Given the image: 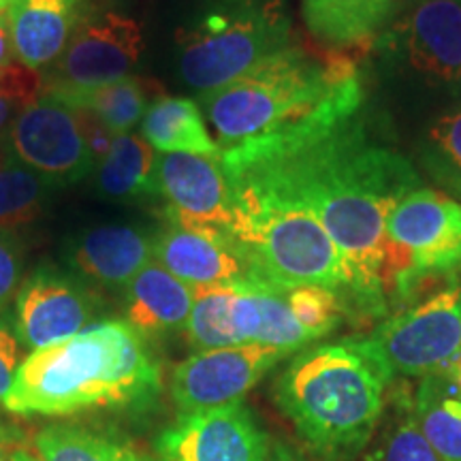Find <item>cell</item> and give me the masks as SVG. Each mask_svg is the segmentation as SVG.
<instances>
[{"label":"cell","instance_id":"16","mask_svg":"<svg viewBox=\"0 0 461 461\" xmlns=\"http://www.w3.org/2000/svg\"><path fill=\"white\" fill-rule=\"evenodd\" d=\"M154 261L193 288L258 285L238 241L171 222L154 235Z\"/></svg>","mask_w":461,"mask_h":461},{"label":"cell","instance_id":"25","mask_svg":"<svg viewBox=\"0 0 461 461\" xmlns=\"http://www.w3.org/2000/svg\"><path fill=\"white\" fill-rule=\"evenodd\" d=\"M412 414L438 457L461 461V395L440 374L423 380Z\"/></svg>","mask_w":461,"mask_h":461},{"label":"cell","instance_id":"4","mask_svg":"<svg viewBox=\"0 0 461 461\" xmlns=\"http://www.w3.org/2000/svg\"><path fill=\"white\" fill-rule=\"evenodd\" d=\"M389 372L366 339L305 348L276 383V402L321 457L344 461L376 429Z\"/></svg>","mask_w":461,"mask_h":461},{"label":"cell","instance_id":"32","mask_svg":"<svg viewBox=\"0 0 461 461\" xmlns=\"http://www.w3.org/2000/svg\"><path fill=\"white\" fill-rule=\"evenodd\" d=\"M39 79L26 67H7L0 71V131L37 96Z\"/></svg>","mask_w":461,"mask_h":461},{"label":"cell","instance_id":"10","mask_svg":"<svg viewBox=\"0 0 461 461\" xmlns=\"http://www.w3.org/2000/svg\"><path fill=\"white\" fill-rule=\"evenodd\" d=\"M143 51L140 22L118 7H82L71 41L54 62L48 86H101L129 77Z\"/></svg>","mask_w":461,"mask_h":461},{"label":"cell","instance_id":"26","mask_svg":"<svg viewBox=\"0 0 461 461\" xmlns=\"http://www.w3.org/2000/svg\"><path fill=\"white\" fill-rule=\"evenodd\" d=\"M39 461H154L126 442L77 425H51L34 438Z\"/></svg>","mask_w":461,"mask_h":461},{"label":"cell","instance_id":"2","mask_svg":"<svg viewBox=\"0 0 461 461\" xmlns=\"http://www.w3.org/2000/svg\"><path fill=\"white\" fill-rule=\"evenodd\" d=\"M163 374L146 336L126 321H103L28 353L3 406L20 417H67L99 408H146Z\"/></svg>","mask_w":461,"mask_h":461},{"label":"cell","instance_id":"29","mask_svg":"<svg viewBox=\"0 0 461 461\" xmlns=\"http://www.w3.org/2000/svg\"><path fill=\"white\" fill-rule=\"evenodd\" d=\"M230 295H233V286L194 288V303L186 322V331L190 344L197 350L235 346L229 322Z\"/></svg>","mask_w":461,"mask_h":461},{"label":"cell","instance_id":"1","mask_svg":"<svg viewBox=\"0 0 461 461\" xmlns=\"http://www.w3.org/2000/svg\"><path fill=\"white\" fill-rule=\"evenodd\" d=\"M229 182L308 210L353 274V295L378 312L387 291V221L420 188L414 167L376 135L361 105L330 109L291 129L222 149Z\"/></svg>","mask_w":461,"mask_h":461},{"label":"cell","instance_id":"22","mask_svg":"<svg viewBox=\"0 0 461 461\" xmlns=\"http://www.w3.org/2000/svg\"><path fill=\"white\" fill-rule=\"evenodd\" d=\"M141 137L160 154L222 157V149L207 131L197 103L180 96H160L149 103L141 120Z\"/></svg>","mask_w":461,"mask_h":461},{"label":"cell","instance_id":"14","mask_svg":"<svg viewBox=\"0 0 461 461\" xmlns=\"http://www.w3.org/2000/svg\"><path fill=\"white\" fill-rule=\"evenodd\" d=\"M95 312V295L75 276L39 265L17 288L15 336L32 353L84 331Z\"/></svg>","mask_w":461,"mask_h":461},{"label":"cell","instance_id":"13","mask_svg":"<svg viewBox=\"0 0 461 461\" xmlns=\"http://www.w3.org/2000/svg\"><path fill=\"white\" fill-rule=\"evenodd\" d=\"M157 193L165 201L167 222L235 240L229 184L221 157L158 152Z\"/></svg>","mask_w":461,"mask_h":461},{"label":"cell","instance_id":"24","mask_svg":"<svg viewBox=\"0 0 461 461\" xmlns=\"http://www.w3.org/2000/svg\"><path fill=\"white\" fill-rule=\"evenodd\" d=\"M45 92L101 120L113 135L131 132L148 112V88L140 77H122L101 86H45Z\"/></svg>","mask_w":461,"mask_h":461},{"label":"cell","instance_id":"27","mask_svg":"<svg viewBox=\"0 0 461 461\" xmlns=\"http://www.w3.org/2000/svg\"><path fill=\"white\" fill-rule=\"evenodd\" d=\"M51 186L7 154L0 158V229L14 230L43 212Z\"/></svg>","mask_w":461,"mask_h":461},{"label":"cell","instance_id":"37","mask_svg":"<svg viewBox=\"0 0 461 461\" xmlns=\"http://www.w3.org/2000/svg\"><path fill=\"white\" fill-rule=\"evenodd\" d=\"M440 376L447 380V384L455 391V393L461 395V353L440 372Z\"/></svg>","mask_w":461,"mask_h":461},{"label":"cell","instance_id":"6","mask_svg":"<svg viewBox=\"0 0 461 461\" xmlns=\"http://www.w3.org/2000/svg\"><path fill=\"white\" fill-rule=\"evenodd\" d=\"M295 43L286 0H199L177 31V67L205 95Z\"/></svg>","mask_w":461,"mask_h":461},{"label":"cell","instance_id":"19","mask_svg":"<svg viewBox=\"0 0 461 461\" xmlns=\"http://www.w3.org/2000/svg\"><path fill=\"white\" fill-rule=\"evenodd\" d=\"M84 0H15L5 11L11 43L22 67H51L71 41Z\"/></svg>","mask_w":461,"mask_h":461},{"label":"cell","instance_id":"33","mask_svg":"<svg viewBox=\"0 0 461 461\" xmlns=\"http://www.w3.org/2000/svg\"><path fill=\"white\" fill-rule=\"evenodd\" d=\"M22 246L14 230L0 229V308H5L20 288L22 280Z\"/></svg>","mask_w":461,"mask_h":461},{"label":"cell","instance_id":"9","mask_svg":"<svg viewBox=\"0 0 461 461\" xmlns=\"http://www.w3.org/2000/svg\"><path fill=\"white\" fill-rule=\"evenodd\" d=\"M366 342L391 378L440 374L461 353V286L383 322Z\"/></svg>","mask_w":461,"mask_h":461},{"label":"cell","instance_id":"34","mask_svg":"<svg viewBox=\"0 0 461 461\" xmlns=\"http://www.w3.org/2000/svg\"><path fill=\"white\" fill-rule=\"evenodd\" d=\"M20 353L22 344L14 331L0 321V402L9 393L11 384H14L15 372L20 367Z\"/></svg>","mask_w":461,"mask_h":461},{"label":"cell","instance_id":"20","mask_svg":"<svg viewBox=\"0 0 461 461\" xmlns=\"http://www.w3.org/2000/svg\"><path fill=\"white\" fill-rule=\"evenodd\" d=\"M229 322L235 346H272L291 355L314 342V338L293 316L285 293L272 286H233Z\"/></svg>","mask_w":461,"mask_h":461},{"label":"cell","instance_id":"17","mask_svg":"<svg viewBox=\"0 0 461 461\" xmlns=\"http://www.w3.org/2000/svg\"><path fill=\"white\" fill-rule=\"evenodd\" d=\"M154 261V235L132 224H101L75 235L68 263L82 278L120 291Z\"/></svg>","mask_w":461,"mask_h":461},{"label":"cell","instance_id":"41","mask_svg":"<svg viewBox=\"0 0 461 461\" xmlns=\"http://www.w3.org/2000/svg\"><path fill=\"white\" fill-rule=\"evenodd\" d=\"M459 3H461V0H459Z\"/></svg>","mask_w":461,"mask_h":461},{"label":"cell","instance_id":"15","mask_svg":"<svg viewBox=\"0 0 461 461\" xmlns=\"http://www.w3.org/2000/svg\"><path fill=\"white\" fill-rule=\"evenodd\" d=\"M165 461H265L269 440L244 402L180 414L158 438Z\"/></svg>","mask_w":461,"mask_h":461},{"label":"cell","instance_id":"18","mask_svg":"<svg viewBox=\"0 0 461 461\" xmlns=\"http://www.w3.org/2000/svg\"><path fill=\"white\" fill-rule=\"evenodd\" d=\"M412 0H302L308 32L330 51L376 43Z\"/></svg>","mask_w":461,"mask_h":461},{"label":"cell","instance_id":"28","mask_svg":"<svg viewBox=\"0 0 461 461\" xmlns=\"http://www.w3.org/2000/svg\"><path fill=\"white\" fill-rule=\"evenodd\" d=\"M420 160L438 186L461 199V109L429 126L420 143Z\"/></svg>","mask_w":461,"mask_h":461},{"label":"cell","instance_id":"36","mask_svg":"<svg viewBox=\"0 0 461 461\" xmlns=\"http://www.w3.org/2000/svg\"><path fill=\"white\" fill-rule=\"evenodd\" d=\"M14 43H11L9 28H7V17L0 14V71L14 65Z\"/></svg>","mask_w":461,"mask_h":461},{"label":"cell","instance_id":"7","mask_svg":"<svg viewBox=\"0 0 461 461\" xmlns=\"http://www.w3.org/2000/svg\"><path fill=\"white\" fill-rule=\"evenodd\" d=\"M387 286L461 267V201L431 188L408 193L387 221Z\"/></svg>","mask_w":461,"mask_h":461},{"label":"cell","instance_id":"30","mask_svg":"<svg viewBox=\"0 0 461 461\" xmlns=\"http://www.w3.org/2000/svg\"><path fill=\"white\" fill-rule=\"evenodd\" d=\"M285 297L299 325L314 339L327 336L342 321V299L331 288L297 286L286 291Z\"/></svg>","mask_w":461,"mask_h":461},{"label":"cell","instance_id":"21","mask_svg":"<svg viewBox=\"0 0 461 461\" xmlns=\"http://www.w3.org/2000/svg\"><path fill=\"white\" fill-rule=\"evenodd\" d=\"M126 322L141 336L177 331L193 312L194 288L152 261L124 288Z\"/></svg>","mask_w":461,"mask_h":461},{"label":"cell","instance_id":"35","mask_svg":"<svg viewBox=\"0 0 461 461\" xmlns=\"http://www.w3.org/2000/svg\"><path fill=\"white\" fill-rule=\"evenodd\" d=\"M22 436L20 431L0 423V461H11L17 451H22Z\"/></svg>","mask_w":461,"mask_h":461},{"label":"cell","instance_id":"5","mask_svg":"<svg viewBox=\"0 0 461 461\" xmlns=\"http://www.w3.org/2000/svg\"><path fill=\"white\" fill-rule=\"evenodd\" d=\"M233 238L258 285L276 291L325 286L353 293L348 263L308 210L246 184L229 182Z\"/></svg>","mask_w":461,"mask_h":461},{"label":"cell","instance_id":"11","mask_svg":"<svg viewBox=\"0 0 461 461\" xmlns=\"http://www.w3.org/2000/svg\"><path fill=\"white\" fill-rule=\"evenodd\" d=\"M376 45L431 84H461V3L412 0Z\"/></svg>","mask_w":461,"mask_h":461},{"label":"cell","instance_id":"3","mask_svg":"<svg viewBox=\"0 0 461 461\" xmlns=\"http://www.w3.org/2000/svg\"><path fill=\"white\" fill-rule=\"evenodd\" d=\"M366 101L355 60L303 45L278 51L221 88L201 95L221 149L302 124L322 112Z\"/></svg>","mask_w":461,"mask_h":461},{"label":"cell","instance_id":"23","mask_svg":"<svg viewBox=\"0 0 461 461\" xmlns=\"http://www.w3.org/2000/svg\"><path fill=\"white\" fill-rule=\"evenodd\" d=\"M157 157V149L141 135L135 132L115 135L112 148L99 163V176H96L99 193L118 203L158 199Z\"/></svg>","mask_w":461,"mask_h":461},{"label":"cell","instance_id":"39","mask_svg":"<svg viewBox=\"0 0 461 461\" xmlns=\"http://www.w3.org/2000/svg\"><path fill=\"white\" fill-rule=\"evenodd\" d=\"M11 461H39V457L28 451V448H22V451H17L14 455V459H11Z\"/></svg>","mask_w":461,"mask_h":461},{"label":"cell","instance_id":"12","mask_svg":"<svg viewBox=\"0 0 461 461\" xmlns=\"http://www.w3.org/2000/svg\"><path fill=\"white\" fill-rule=\"evenodd\" d=\"M285 357V350L258 344L197 350L173 370L171 397L180 414L241 402Z\"/></svg>","mask_w":461,"mask_h":461},{"label":"cell","instance_id":"40","mask_svg":"<svg viewBox=\"0 0 461 461\" xmlns=\"http://www.w3.org/2000/svg\"><path fill=\"white\" fill-rule=\"evenodd\" d=\"M14 3L15 0H0V14H5V11H7Z\"/></svg>","mask_w":461,"mask_h":461},{"label":"cell","instance_id":"8","mask_svg":"<svg viewBox=\"0 0 461 461\" xmlns=\"http://www.w3.org/2000/svg\"><path fill=\"white\" fill-rule=\"evenodd\" d=\"M7 146L17 163L41 176L51 188L82 182L96 165L84 113L45 90L9 124Z\"/></svg>","mask_w":461,"mask_h":461},{"label":"cell","instance_id":"31","mask_svg":"<svg viewBox=\"0 0 461 461\" xmlns=\"http://www.w3.org/2000/svg\"><path fill=\"white\" fill-rule=\"evenodd\" d=\"M370 461H442L419 429L417 419L411 412L403 417L387 436L380 440Z\"/></svg>","mask_w":461,"mask_h":461},{"label":"cell","instance_id":"38","mask_svg":"<svg viewBox=\"0 0 461 461\" xmlns=\"http://www.w3.org/2000/svg\"><path fill=\"white\" fill-rule=\"evenodd\" d=\"M265 461H302V457L291 447H286L285 442H274V445H269Z\"/></svg>","mask_w":461,"mask_h":461}]
</instances>
